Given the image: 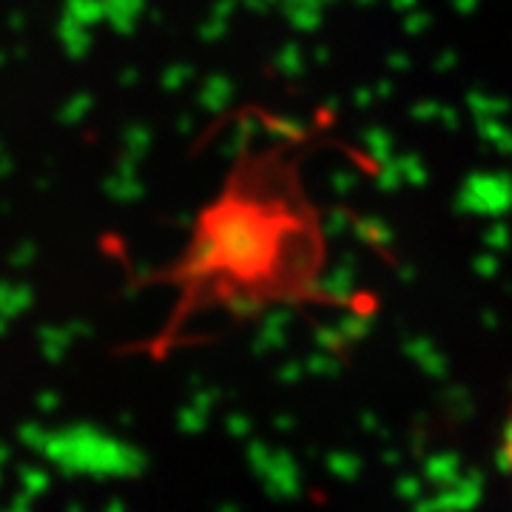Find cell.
<instances>
[{
    "label": "cell",
    "instance_id": "6da1fadb",
    "mask_svg": "<svg viewBox=\"0 0 512 512\" xmlns=\"http://www.w3.org/2000/svg\"><path fill=\"white\" fill-rule=\"evenodd\" d=\"M504 456H507V470L512 476V413H510V424H507V439H504Z\"/></svg>",
    "mask_w": 512,
    "mask_h": 512
}]
</instances>
